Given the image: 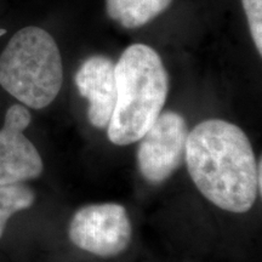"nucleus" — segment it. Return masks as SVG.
<instances>
[{
  "instance_id": "nucleus-8",
  "label": "nucleus",
  "mask_w": 262,
  "mask_h": 262,
  "mask_svg": "<svg viewBox=\"0 0 262 262\" xmlns=\"http://www.w3.org/2000/svg\"><path fill=\"white\" fill-rule=\"evenodd\" d=\"M172 0H106L108 16L123 27H142L166 11Z\"/></svg>"
},
{
  "instance_id": "nucleus-4",
  "label": "nucleus",
  "mask_w": 262,
  "mask_h": 262,
  "mask_svg": "<svg viewBox=\"0 0 262 262\" xmlns=\"http://www.w3.org/2000/svg\"><path fill=\"white\" fill-rule=\"evenodd\" d=\"M68 234L81 250L100 257H113L130 245L133 227L123 205L103 203L80 208L72 217Z\"/></svg>"
},
{
  "instance_id": "nucleus-11",
  "label": "nucleus",
  "mask_w": 262,
  "mask_h": 262,
  "mask_svg": "<svg viewBox=\"0 0 262 262\" xmlns=\"http://www.w3.org/2000/svg\"><path fill=\"white\" fill-rule=\"evenodd\" d=\"M262 166H261V159L257 162V187L258 193H261V186H262Z\"/></svg>"
},
{
  "instance_id": "nucleus-2",
  "label": "nucleus",
  "mask_w": 262,
  "mask_h": 262,
  "mask_svg": "<svg viewBox=\"0 0 262 262\" xmlns=\"http://www.w3.org/2000/svg\"><path fill=\"white\" fill-rule=\"evenodd\" d=\"M117 101L107 127L117 146L137 142L162 113L169 94V74L155 49L134 44L116 63Z\"/></svg>"
},
{
  "instance_id": "nucleus-10",
  "label": "nucleus",
  "mask_w": 262,
  "mask_h": 262,
  "mask_svg": "<svg viewBox=\"0 0 262 262\" xmlns=\"http://www.w3.org/2000/svg\"><path fill=\"white\" fill-rule=\"evenodd\" d=\"M250 34L258 54L262 55V0H242Z\"/></svg>"
},
{
  "instance_id": "nucleus-7",
  "label": "nucleus",
  "mask_w": 262,
  "mask_h": 262,
  "mask_svg": "<svg viewBox=\"0 0 262 262\" xmlns=\"http://www.w3.org/2000/svg\"><path fill=\"white\" fill-rule=\"evenodd\" d=\"M74 81L79 94L89 101V123L96 129H107L117 101L116 63L103 55L91 56L80 64Z\"/></svg>"
},
{
  "instance_id": "nucleus-5",
  "label": "nucleus",
  "mask_w": 262,
  "mask_h": 262,
  "mask_svg": "<svg viewBox=\"0 0 262 262\" xmlns=\"http://www.w3.org/2000/svg\"><path fill=\"white\" fill-rule=\"evenodd\" d=\"M188 126L185 118L173 111L159 114L140 141L137 166L147 182L166 181L185 162Z\"/></svg>"
},
{
  "instance_id": "nucleus-6",
  "label": "nucleus",
  "mask_w": 262,
  "mask_h": 262,
  "mask_svg": "<svg viewBox=\"0 0 262 262\" xmlns=\"http://www.w3.org/2000/svg\"><path fill=\"white\" fill-rule=\"evenodd\" d=\"M32 116L25 104H12L0 129V186L21 183L41 175L44 164L25 135Z\"/></svg>"
},
{
  "instance_id": "nucleus-12",
  "label": "nucleus",
  "mask_w": 262,
  "mask_h": 262,
  "mask_svg": "<svg viewBox=\"0 0 262 262\" xmlns=\"http://www.w3.org/2000/svg\"><path fill=\"white\" fill-rule=\"evenodd\" d=\"M4 33H5V31H3V29H0V35L4 34Z\"/></svg>"
},
{
  "instance_id": "nucleus-9",
  "label": "nucleus",
  "mask_w": 262,
  "mask_h": 262,
  "mask_svg": "<svg viewBox=\"0 0 262 262\" xmlns=\"http://www.w3.org/2000/svg\"><path fill=\"white\" fill-rule=\"evenodd\" d=\"M35 202V193L24 182L0 186V238L9 219L16 212L27 210Z\"/></svg>"
},
{
  "instance_id": "nucleus-1",
  "label": "nucleus",
  "mask_w": 262,
  "mask_h": 262,
  "mask_svg": "<svg viewBox=\"0 0 262 262\" xmlns=\"http://www.w3.org/2000/svg\"><path fill=\"white\" fill-rule=\"evenodd\" d=\"M185 160L199 192L222 210L244 214L257 198V162L247 134L208 119L188 133Z\"/></svg>"
},
{
  "instance_id": "nucleus-3",
  "label": "nucleus",
  "mask_w": 262,
  "mask_h": 262,
  "mask_svg": "<svg viewBox=\"0 0 262 262\" xmlns=\"http://www.w3.org/2000/svg\"><path fill=\"white\" fill-rule=\"evenodd\" d=\"M63 67L60 50L45 29L26 27L0 55V85L26 107H48L60 93Z\"/></svg>"
}]
</instances>
